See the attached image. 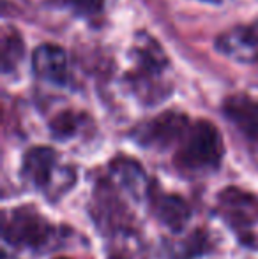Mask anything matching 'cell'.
<instances>
[{"label": "cell", "instance_id": "cell-12", "mask_svg": "<svg viewBox=\"0 0 258 259\" xmlns=\"http://www.w3.org/2000/svg\"><path fill=\"white\" fill-rule=\"evenodd\" d=\"M87 116L83 113H75V111H64L50 123L52 133L59 140H67L80 133L85 127Z\"/></svg>", "mask_w": 258, "mask_h": 259}, {"label": "cell", "instance_id": "cell-14", "mask_svg": "<svg viewBox=\"0 0 258 259\" xmlns=\"http://www.w3.org/2000/svg\"><path fill=\"white\" fill-rule=\"evenodd\" d=\"M80 16H96L103 11L104 0H57Z\"/></svg>", "mask_w": 258, "mask_h": 259}, {"label": "cell", "instance_id": "cell-13", "mask_svg": "<svg viewBox=\"0 0 258 259\" xmlns=\"http://www.w3.org/2000/svg\"><path fill=\"white\" fill-rule=\"evenodd\" d=\"M210 243L209 236L205 231H195L191 233V236H188L182 243L179 245V250L173 254L175 259H193L196 256H202V254L209 252Z\"/></svg>", "mask_w": 258, "mask_h": 259}, {"label": "cell", "instance_id": "cell-11", "mask_svg": "<svg viewBox=\"0 0 258 259\" xmlns=\"http://www.w3.org/2000/svg\"><path fill=\"white\" fill-rule=\"evenodd\" d=\"M23 58V41L14 28H6L2 34V71L11 72Z\"/></svg>", "mask_w": 258, "mask_h": 259}, {"label": "cell", "instance_id": "cell-1", "mask_svg": "<svg viewBox=\"0 0 258 259\" xmlns=\"http://www.w3.org/2000/svg\"><path fill=\"white\" fill-rule=\"evenodd\" d=\"M156 150H173L172 162L180 175H202L219 167L225 154L219 131L207 120L166 111L154 127Z\"/></svg>", "mask_w": 258, "mask_h": 259}, {"label": "cell", "instance_id": "cell-8", "mask_svg": "<svg viewBox=\"0 0 258 259\" xmlns=\"http://www.w3.org/2000/svg\"><path fill=\"white\" fill-rule=\"evenodd\" d=\"M147 199L152 215L173 233H179L191 215V208L184 198L165 192L158 182H149Z\"/></svg>", "mask_w": 258, "mask_h": 259}, {"label": "cell", "instance_id": "cell-10", "mask_svg": "<svg viewBox=\"0 0 258 259\" xmlns=\"http://www.w3.org/2000/svg\"><path fill=\"white\" fill-rule=\"evenodd\" d=\"M32 69L35 76L53 85H65L69 79L67 55L55 45H41L32 53Z\"/></svg>", "mask_w": 258, "mask_h": 259}, {"label": "cell", "instance_id": "cell-2", "mask_svg": "<svg viewBox=\"0 0 258 259\" xmlns=\"http://www.w3.org/2000/svg\"><path fill=\"white\" fill-rule=\"evenodd\" d=\"M136 67L129 72L128 83L141 101L152 104L159 103L170 94V85L165 81V69L168 67L161 46L147 34H138L134 42Z\"/></svg>", "mask_w": 258, "mask_h": 259}, {"label": "cell", "instance_id": "cell-17", "mask_svg": "<svg viewBox=\"0 0 258 259\" xmlns=\"http://www.w3.org/2000/svg\"><path fill=\"white\" fill-rule=\"evenodd\" d=\"M59 259H65V257H59Z\"/></svg>", "mask_w": 258, "mask_h": 259}, {"label": "cell", "instance_id": "cell-15", "mask_svg": "<svg viewBox=\"0 0 258 259\" xmlns=\"http://www.w3.org/2000/svg\"><path fill=\"white\" fill-rule=\"evenodd\" d=\"M205 2H223V0H205Z\"/></svg>", "mask_w": 258, "mask_h": 259}, {"label": "cell", "instance_id": "cell-5", "mask_svg": "<svg viewBox=\"0 0 258 259\" xmlns=\"http://www.w3.org/2000/svg\"><path fill=\"white\" fill-rule=\"evenodd\" d=\"M216 213L230 226L242 243L255 245L253 226L258 222V198L237 187H227L217 194Z\"/></svg>", "mask_w": 258, "mask_h": 259}, {"label": "cell", "instance_id": "cell-16", "mask_svg": "<svg viewBox=\"0 0 258 259\" xmlns=\"http://www.w3.org/2000/svg\"><path fill=\"white\" fill-rule=\"evenodd\" d=\"M4 259H9V256H7V254H4Z\"/></svg>", "mask_w": 258, "mask_h": 259}, {"label": "cell", "instance_id": "cell-4", "mask_svg": "<svg viewBox=\"0 0 258 259\" xmlns=\"http://www.w3.org/2000/svg\"><path fill=\"white\" fill-rule=\"evenodd\" d=\"M114 185V180L108 178L97 182L90 201V215L104 235H131L134 229V217Z\"/></svg>", "mask_w": 258, "mask_h": 259}, {"label": "cell", "instance_id": "cell-3", "mask_svg": "<svg viewBox=\"0 0 258 259\" xmlns=\"http://www.w3.org/2000/svg\"><path fill=\"white\" fill-rule=\"evenodd\" d=\"M59 231L34 206L23 205L4 217V240L13 247L45 250Z\"/></svg>", "mask_w": 258, "mask_h": 259}, {"label": "cell", "instance_id": "cell-9", "mask_svg": "<svg viewBox=\"0 0 258 259\" xmlns=\"http://www.w3.org/2000/svg\"><path fill=\"white\" fill-rule=\"evenodd\" d=\"M216 50L242 64L258 62V25L235 27L217 37Z\"/></svg>", "mask_w": 258, "mask_h": 259}, {"label": "cell", "instance_id": "cell-7", "mask_svg": "<svg viewBox=\"0 0 258 259\" xmlns=\"http://www.w3.org/2000/svg\"><path fill=\"white\" fill-rule=\"evenodd\" d=\"M223 113L244 143L258 154V97L248 94L230 96L223 104Z\"/></svg>", "mask_w": 258, "mask_h": 259}, {"label": "cell", "instance_id": "cell-6", "mask_svg": "<svg viewBox=\"0 0 258 259\" xmlns=\"http://www.w3.org/2000/svg\"><path fill=\"white\" fill-rule=\"evenodd\" d=\"M21 177L34 189L50 196L52 192L57 191L55 177L75 178V175H72V171L69 167L60 166V157L55 150L46 147H35L30 148L23 155ZM50 199H52V196H50Z\"/></svg>", "mask_w": 258, "mask_h": 259}]
</instances>
